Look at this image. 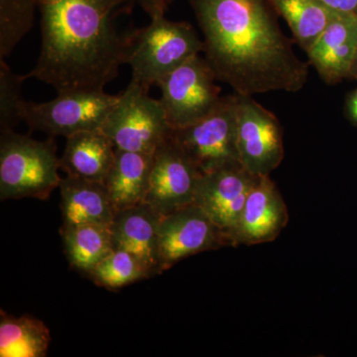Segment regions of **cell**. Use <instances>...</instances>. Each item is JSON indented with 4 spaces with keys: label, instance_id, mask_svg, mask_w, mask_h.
Segmentation results:
<instances>
[{
    "label": "cell",
    "instance_id": "1",
    "mask_svg": "<svg viewBox=\"0 0 357 357\" xmlns=\"http://www.w3.org/2000/svg\"><path fill=\"white\" fill-rule=\"evenodd\" d=\"M203 33L204 58L234 93H298L309 77L270 0H188Z\"/></svg>",
    "mask_w": 357,
    "mask_h": 357
},
{
    "label": "cell",
    "instance_id": "2",
    "mask_svg": "<svg viewBox=\"0 0 357 357\" xmlns=\"http://www.w3.org/2000/svg\"><path fill=\"white\" fill-rule=\"evenodd\" d=\"M135 0H38L41 53L29 73L58 93L103 91L126 65L135 29L116 20Z\"/></svg>",
    "mask_w": 357,
    "mask_h": 357
},
{
    "label": "cell",
    "instance_id": "3",
    "mask_svg": "<svg viewBox=\"0 0 357 357\" xmlns=\"http://www.w3.org/2000/svg\"><path fill=\"white\" fill-rule=\"evenodd\" d=\"M60 159L53 137L39 141L13 129L0 137V198L46 199L60 185Z\"/></svg>",
    "mask_w": 357,
    "mask_h": 357
},
{
    "label": "cell",
    "instance_id": "4",
    "mask_svg": "<svg viewBox=\"0 0 357 357\" xmlns=\"http://www.w3.org/2000/svg\"><path fill=\"white\" fill-rule=\"evenodd\" d=\"M203 51V40L191 23L162 16L135 29L126 64L131 68V81L150 89L158 86L171 72Z\"/></svg>",
    "mask_w": 357,
    "mask_h": 357
},
{
    "label": "cell",
    "instance_id": "5",
    "mask_svg": "<svg viewBox=\"0 0 357 357\" xmlns=\"http://www.w3.org/2000/svg\"><path fill=\"white\" fill-rule=\"evenodd\" d=\"M172 130L160 100L134 81L119 93L102 128L115 149L147 154H154Z\"/></svg>",
    "mask_w": 357,
    "mask_h": 357
},
{
    "label": "cell",
    "instance_id": "6",
    "mask_svg": "<svg viewBox=\"0 0 357 357\" xmlns=\"http://www.w3.org/2000/svg\"><path fill=\"white\" fill-rule=\"evenodd\" d=\"M119 98V95L105 91H77L58 93L50 102L26 100L23 121L31 130L51 137L67 138L83 131L102 130Z\"/></svg>",
    "mask_w": 357,
    "mask_h": 357
},
{
    "label": "cell",
    "instance_id": "7",
    "mask_svg": "<svg viewBox=\"0 0 357 357\" xmlns=\"http://www.w3.org/2000/svg\"><path fill=\"white\" fill-rule=\"evenodd\" d=\"M172 137L202 174L241 164L236 147V93L222 96L210 114Z\"/></svg>",
    "mask_w": 357,
    "mask_h": 357
},
{
    "label": "cell",
    "instance_id": "8",
    "mask_svg": "<svg viewBox=\"0 0 357 357\" xmlns=\"http://www.w3.org/2000/svg\"><path fill=\"white\" fill-rule=\"evenodd\" d=\"M215 73L206 58L195 56L158 84L159 98L173 129L191 126L210 114L222 100Z\"/></svg>",
    "mask_w": 357,
    "mask_h": 357
},
{
    "label": "cell",
    "instance_id": "9",
    "mask_svg": "<svg viewBox=\"0 0 357 357\" xmlns=\"http://www.w3.org/2000/svg\"><path fill=\"white\" fill-rule=\"evenodd\" d=\"M236 147L241 165L255 176H270L285 155L280 121L252 96L236 93Z\"/></svg>",
    "mask_w": 357,
    "mask_h": 357
},
{
    "label": "cell",
    "instance_id": "10",
    "mask_svg": "<svg viewBox=\"0 0 357 357\" xmlns=\"http://www.w3.org/2000/svg\"><path fill=\"white\" fill-rule=\"evenodd\" d=\"M232 246L231 239L196 204L164 215L159 225L158 274L190 256Z\"/></svg>",
    "mask_w": 357,
    "mask_h": 357
},
{
    "label": "cell",
    "instance_id": "11",
    "mask_svg": "<svg viewBox=\"0 0 357 357\" xmlns=\"http://www.w3.org/2000/svg\"><path fill=\"white\" fill-rule=\"evenodd\" d=\"M202 175L171 133L155 151L144 202L163 217L195 204Z\"/></svg>",
    "mask_w": 357,
    "mask_h": 357
},
{
    "label": "cell",
    "instance_id": "12",
    "mask_svg": "<svg viewBox=\"0 0 357 357\" xmlns=\"http://www.w3.org/2000/svg\"><path fill=\"white\" fill-rule=\"evenodd\" d=\"M259 177L238 164L203 174L199 178L195 204L223 230L234 246L239 217L249 192Z\"/></svg>",
    "mask_w": 357,
    "mask_h": 357
},
{
    "label": "cell",
    "instance_id": "13",
    "mask_svg": "<svg viewBox=\"0 0 357 357\" xmlns=\"http://www.w3.org/2000/svg\"><path fill=\"white\" fill-rule=\"evenodd\" d=\"M288 222V208L278 188L270 176H260L246 198L234 232V244L271 243Z\"/></svg>",
    "mask_w": 357,
    "mask_h": 357
},
{
    "label": "cell",
    "instance_id": "14",
    "mask_svg": "<svg viewBox=\"0 0 357 357\" xmlns=\"http://www.w3.org/2000/svg\"><path fill=\"white\" fill-rule=\"evenodd\" d=\"M357 52V14H340L307 52L309 64L328 84L349 77Z\"/></svg>",
    "mask_w": 357,
    "mask_h": 357
},
{
    "label": "cell",
    "instance_id": "15",
    "mask_svg": "<svg viewBox=\"0 0 357 357\" xmlns=\"http://www.w3.org/2000/svg\"><path fill=\"white\" fill-rule=\"evenodd\" d=\"M162 218L163 215L144 202L116 211L110 225L114 248L132 253L151 276L158 274L159 225Z\"/></svg>",
    "mask_w": 357,
    "mask_h": 357
},
{
    "label": "cell",
    "instance_id": "16",
    "mask_svg": "<svg viewBox=\"0 0 357 357\" xmlns=\"http://www.w3.org/2000/svg\"><path fill=\"white\" fill-rule=\"evenodd\" d=\"M115 149L102 130L83 131L67 137L61 170L68 177L105 183L114 164Z\"/></svg>",
    "mask_w": 357,
    "mask_h": 357
},
{
    "label": "cell",
    "instance_id": "17",
    "mask_svg": "<svg viewBox=\"0 0 357 357\" xmlns=\"http://www.w3.org/2000/svg\"><path fill=\"white\" fill-rule=\"evenodd\" d=\"M63 225H112L115 211L105 183L66 177L61 181Z\"/></svg>",
    "mask_w": 357,
    "mask_h": 357
},
{
    "label": "cell",
    "instance_id": "18",
    "mask_svg": "<svg viewBox=\"0 0 357 357\" xmlns=\"http://www.w3.org/2000/svg\"><path fill=\"white\" fill-rule=\"evenodd\" d=\"M154 154L116 149L105 184L115 211L144 203L149 189Z\"/></svg>",
    "mask_w": 357,
    "mask_h": 357
},
{
    "label": "cell",
    "instance_id": "19",
    "mask_svg": "<svg viewBox=\"0 0 357 357\" xmlns=\"http://www.w3.org/2000/svg\"><path fill=\"white\" fill-rule=\"evenodd\" d=\"M65 252L70 264L89 273L114 250L109 225L96 223L63 225L61 229Z\"/></svg>",
    "mask_w": 357,
    "mask_h": 357
},
{
    "label": "cell",
    "instance_id": "20",
    "mask_svg": "<svg viewBox=\"0 0 357 357\" xmlns=\"http://www.w3.org/2000/svg\"><path fill=\"white\" fill-rule=\"evenodd\" d=\"M51 342L43 321L30 316L14 317L1 312L0 356L44 357Z\"/></svg>",
    "mask_w": 357,
    "mask_h": 357
},
{
    "label": "cell",
    "instance_id": "21",
    "mask_svg": "<svg viewBox=\"0 0 357 357\" xmlns=\"http://www.w3.org/2000/svg\"><path fill=\"white\" fill-rule=\"evenodd\" d=\"M270 1L279 16L287 22L296 43L306 53L338 14L328 9L321 0Z\"/></svg>",
    "mask_w": 357,
    "mask_h": 357
},
{
    "label": "cell",
    "instance_id": "22",
    "mask_svg": "<svg viewBox=\"0 0 357 357\" xmlns=\"http://www.w3.org/2000/svg\"><path fill=\"white\" fill-rule=\"evenodd\" d=\"M96 285L119 289L151 276L147 268L132 253L114 248L89 273Z\"/></svg>",
    "mask_w": 357,
    "mask_h": 357
},
{
    "label": "cell",
    "instance_id": "23",
    "mask_svg": "<svg viewBox=\"0 0 357 357\" xmlns=\"http://www.w3.org/2000/svg\"><path fill=\"white\" fill-rule=\"evenodd\" d=\"M38 0H0V59H6L31 30Z\"/></svg>",
    "mask_w": 357,
    "mask_h": 357
},
{
    "label": "cell",
    "instance_id": "24",
    "mask_svg": "<svg viewBox=\"0 0 357 357\" xmlns=\"http://www.w3.org/2000/svg\"><path fill=\"white\" fill-rule=\"evenodd\" d=\"M29 75L15 74L0 59V128L13 129L23 121V109L26 100L22 96V86Z\"/></svg>",
    "mask_w": 357,
    "mask_h": 357
},
{
    "label": "cell",
    "instance_id": "25",
    "mask_svg": "<svg viewBox=\"0 0 357 357\" xmlns=\"http://www.w3.org/2000/svg\"><path fill=\"white\" fill-rule=\"evenodd\" d=\"M151 20L165 16L167 8L172 0H135Z\"/></svg>",
    "mask_w": 357,
    "mask_h": 357
},
{
    "label": "cell",
    "instance_id": "26",
    "mask_svg": "<svg viewBox=\"0 0 357 357\" xmlns=\"http://www.w3.org/2000/svg\"><path fill=\"white\" fill-rule=\"evenodd\" d=\"M333 13L357 14V0H321Z\"/></svg>",
    "mask_w": 357,
    "mask_h": 357
},
{
    "label": "cell",
    "instance_id": "27",
    "mask_svg": "<svg viewBox=\"0 0 357 357\" xmlns=\"http://www.w3.org/2000/svg\"><path fill=\"white\" fill-rule=\"evenodd\" d=\"M345 114H347L349 121L354 126H357V89L352 91L347 98V102H345Z\"/></svg>",
    "mask_w": 357,
    "mask_h": 357
},
{
    "label": "cell",
    "instance_id": "28",
    "mask_svg": "<svg viewBox=\"0 0 357 357\" xmlns=\"http://www.w3.org/2000/svg\"><path fill=\"white\" fill-rule=\"evenodd\" d=\"M349 77H352V79H357V52L356 57H354V63H352L351 74H349Z\"/></svg>",
    "mask_w": 357,
    "mask_h": 357
}]
</instances>
